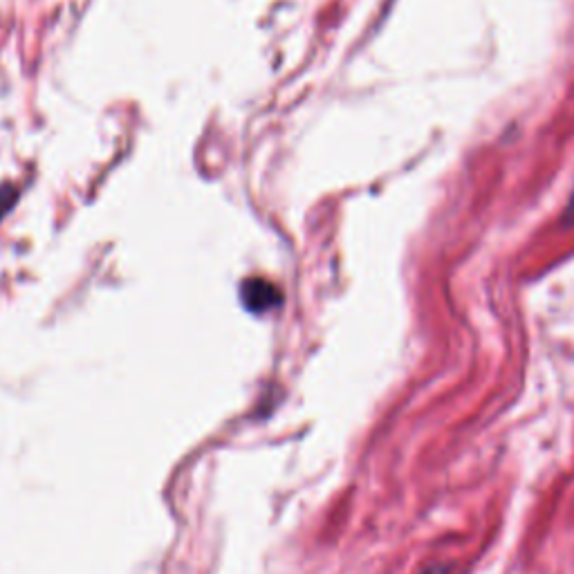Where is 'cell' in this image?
Segmentation results:
<instances>
[{"label": "cell", "instance_id": "1", "mask_svg": "<svg viewBox=\"0 0 574 574\" xmlns=\"http://www.w3.org/2000/svg\"><path fill=\"white\" fill-rule=\"evenodd\" d=\"M240 294H243L245 308L256 314L270 312L281 303L279 287H274L270 281L263 279H249L243 287H240Z\"/></svg>", "mask_w": 574, "mask_h": 574}, {"label": "cell", "instance_id": "2", "mask_svg": "<svg viewBox=\"0 0 574 574\" xmlns=\"http://www.w3.org/2000/svg\"><path fill=\"white\" fill-rule=\"evenodd\" d=\"M14 202H16V189L9 187V184H3V187H0V220L5 218V214L12 209Z\"/></svg>", "mask_w": 574, "mask_h": 574}, {"label": "cell", "instance_id": "3", "mask_svg": "<svg viewBox=\"0 0 574 574\" xmlns=\"http://www.w3.org/2000/svg\"><path fill=\"white\" fill-rule=\"evenodd\" d=\"M561 225L574 227V187H572V193L566 202V209H563V214H561Z\"/></svg>", "mask_w": 574, "mask_h": 574}, {"label": "cell", "instance_id": "4", "mask_svg": "<svg viewBox=\"0 0 574 574\" xmlns=\"http://www.w3.org/2000/svg\"><path fill=\"white\" fill-rule=\"evenodd\" d=\"M422 574H449V570L442 568V566H433V568H429V570H424Z\"/></svg>", "mask_w": 574, "mask_h": 574}]
</instances>
